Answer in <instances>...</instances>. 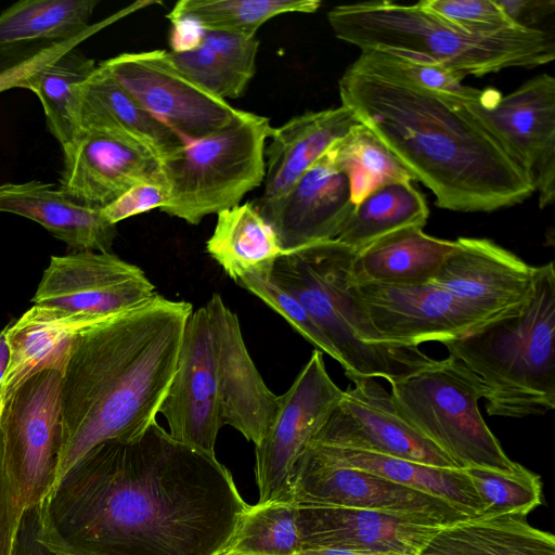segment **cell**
Masks as SVG:
<instances>
[{
    "label": "cell",
    "instance_id": "1",
    "mask_svg": "<svg viewBox=\"0 0 555 555\" xmlns=\"http://www.w3.org/2000/svg\"><path fill=\"white\" fill-rule=\"evenodd\" d=\"M249 505L216 455L153 423L90 450L35 508L53 555H220Z\"/></svg>",
    "mask_w": 555,
    "mask_h": 555
},
{
    "label": "cell",
    "instance_id": "2",
    "mask_svg": "<svg viewBox=\"0 0 555 555\" xmlns=\"http://www.w3.org/2000/svg\"><path fill=\"white\" fill-rule=\"evenodd\" d=\"M350 108L443 209L488 212L534 192L526 172L457 101L412 81L379 51H361L338 82Z\"/></svg>",
    "mask_w": 555,
    "mask_h": 555
},
{
    "label": "cell",
    "instance_id": "3",
    "mask_svg": "<svg viewBox=\"0 0 555 555\" xmlns=\"http://www.w3.org/2000/svg\"><path fill=\"white\" fill-rule=\"evenodd\" d=\"M192 312L156 294L76 340L63 370L53 486L94 447L135 440L156 422Z\"/></svg>",
    "mask_w": 555,
    "mask_h": 555
},
{
    "label": "cell",
    "instance_id": "4",
    "mask_svg": "<svg viewBox=\"0 0 555 555\" xmlns=\"http://www.w3.org/2000/svg\"><path fill=\"white\" fill-rule=\"evenodd\" d=\"M327 21L335 36L361 51L440 64L463 78L509 67H537L555 57L553 35L540 28L513 27L492 35L457 29L424 9L392 1L334 7Z\"/></svg>",
    "mask_w": 555,
    "mask_h": 555
},
{
    "label": "cell",
    "instance_id": "5",
    "mask_svg": "<svg viewBox=\"0 0 555 555\" xmlns=\"http://www.w3.org/2000/svg\"><path fill=\"white\" fill-rule=\"evenodd\" d=\"M442 344L475 373L490 416L522 418L555 408V269L535 267L533 293L518 312Z\"/></svg>",
    "mask_w": 555,
    "mask_h": 555
},
{
    "label": "cell",
    "instance_id": "6",
    "mask_svg": "<svg viewBox=\"0 0 555 555\" xmlns=\"http://www.w3.org/2000/svg\"><path fill=\"white\" fill-rule=\"evenodd\" d=\"M356 253L337 240L287 250L274 262L269 280L309 313L345 375L391 384L434 364L418 346L390 344L374 328L349 289Z\"/></svg>",
    "mask_w": 555,
    "mask_h": 555
},
{
    "label": "cell",
    "instance_id": "7",
    "mask_svg": "<svg viewBox=\"0 0 555 555\" xmlns=\"http://www.w3.org/2000/svg\"><path fill=\"white\" fill-rule=\"evenodd\" d=\"M273 131L267 117L240 111L224 128L185 143L160 165L169 191L160 210L196 225L240 205L264 180L266 142Z\"/></svg>",
    "mask_w": 555,
    "mask_h": 555
},
{
    "label": "cell",
    "instance_id": "8",
    "mask_svg": "<svg viewBox=\"0 0 555 555\" xmlns=\"http://www.w3.org/2000/svg\"><path fill=\"white\" fill-rule=\"evenodd\" d=\"M390 386L398 414L461 468L511 472L517 465L480 414L485 388L479 377L461 361L436 360Z\"/></svg>",
    "mask_w": 555,
    "mask_h": 555
},
{
    "label": "cell",
    "instance_id": "9",
    "mask_svg": "<svg viewBox=\"0 0 555 555\" xmlns=\"http://www.w3.org/2000/svg\"><path fill=\"white\" fill-rule=\"evenodd\" d=\"M62 378L59 369L31 375L0 410V460L26 513L39 505L54 483Z\"/></svg>",
    "mask_w": 555,
    "mask_h": 555
},
{
    "label": "cell",
    "instance_id": "10",
    "mask_svg": "<svg viewBox=\"0 0 555 555\" xmlns=\"http://www.w3.org/2000/svg\"><path fill=\"white\" fill-rule=\"evenodd\" d=\"M457 99V98H456ZM457 101L502 145L539 193L540 208L555 199V79L538 75L508 94L477 89Z\"/></svg>",
    "mask_w": 555,
    "mask_h": 555
},
{
    "label": "cell",
    "instance_id": "11",
    "mask_svg": "<svg viewBox=\"0 0 555 555\" xmlns=\"http://www.w3.org/2000/svg\"><path fill=\"white\" fill-rule=\"evenodd\" d=\"M343 393L326 371L323 353L315 349L280 396L273 423L255 446L259 503L293 501L298 463Z\"/></svg>",
    "mask_w": 555,
    "mask_h": 555
},
{
    "label": "cell",
    "instance_id": "12",
    "mask_svg": "<svg viewBox=\"0 0 555 555\" xmlns=\"http://www.w3.org/2000/svg\"><path fill=\"white\" fill-rule=\"evenodd\" d=\"M100 64L185 143L224 128L241 111L185 77L166 50L125 52Z\"/></svg>",
    "mask_w": 555,
    "mask_h": 555
},
{
    "label": "cell",
    "instance_id": "13",
    "mask_svg": "<svg viewBox=\"0 0 555 555\" xmlns=\"http://www.w3.org/2000/svg\"><path fill=\"white\" fill-rule=\"evenodd\" d=\"M344 390L311 442L400 457L430 466L461 468L414 430L397 412L391 395L373 377L346 375Z\"/></svg>",
    "mask_w": 555,
    "mask_h": 555
},
{
    "label": "cell",
    "instance_id": "14",
    "mask_svg": "<svg viewBox=\"0 0 555 555\" xmlns=\"http://www.w3.org/2000/svg\"><path fill=\"white\" fill-rule=\"evenodd\" d=\"M155 295L154 284L138 266L111 251L74 250L51 256L31 302L113 315L139 307Z\"/></svg>",
    "mask_w": 555,
    "mask_h": 555
},
{
    "label": "cell",
    "instance_id": "15",
    "mask_svg": "<svg viewBox=\"0 0 555 555\" xmlns=\"http://www.w3.org/2000/svg\"><path fill=\"white\" fill-rule=\"evenodd\" d=\"M349 289L374 328L390 344L420 346L465 336L491 322L433 282L352 284Z\"/></svg>",
    "mask_w": 555,
    "mask_h": 555
},
{
    "label": "cell",
    "instance_id": "16",
    "mask_svg": "<svg viewBox=\"0 0 555 555\" xmlns=\"http://www.w3.org/2000/svg\"><path fill=\"white\" fill-rule=\"evenodd\" d=\"M177 441L210 455L222 422L215 348L205 307L186 322L176 371L158 410Z\"/></svg>",
    "mask_w": 555,
    "mask_h": 555
},
{
    "label": "cell",
    "instance_id": "17",
    "mask_svg": "<svg viewBox=\"0 0 555 555\" xmlns=\"http://www.w3.org/2000/svg\"><path fill=\"white\" fill-rule=\"evenodd\" d=\"M297 506H341L421 515L443 526L469 518L448 501L377 475L323 463L305 452L296 468Z\"/></svg>",
    "mask_w": 555,
    "mask_h": 555
},
{
    "label": "cell",
    "instance_id": "18",
    "mask_svg": "<svg viewBox=\"0 0 555 555\" xmlns=\"http://www.w3.org/2000/svg\"><path fill=\"white\" fill-rule=\"evenodd\" d=\"M454 244L434 284L490 321L522 309L535 267L488 238L459 237Z\"/></svg>",
    "mask_w": 555,
    "mask_h": 555
},
{
    "label": "cell",
    "instance_id": "19",
    "mask_svg": "<svg viewBox=\"0 0 555 555\" xmlns=\"http://www.w3.org/2000/svg\"><path fill=\"white\" fill-rule=\"evenodd\" d=\"M301 550L337 548L382 555H420L444 527L412 514L341 506H297Z\"/></svg>",
    "mask_w": 555,
    "mask_h": 555
},
{
    "label": "cell",
    "instance_id": "20",
    "mask_svg": "<svg viewBox=\"0 0 555 555\" xmlns=\"http://www.w3.org/2000/svg\"><path fill=\"white\" fill-rule=\"evenodd\" d=\"M214 340L223 425L258 446L276 415L280 396L264 383L245 345L237 315L214 294L204 306Z\"/></svg>",
    "mask_w": 555,
    "mask_h": 555
},
{
    "label": "cell",
    "instance_id": "21",
    "mask_svg": "<svg viewBox=\"0 0 555 555\" xmlns=\"http://www.w3.org/2000/svg\"><path fill=\"white\" fill-rule=\"evenodd\" d=\"M354 206L328 149L284 195L256 207L287 251L335 240Z\"/></svg>",
    "mask_w": 555,
    "mask_h": 555
},
{
    "label": "cell",
    "instance_id": "22",
    "mask_svg": "<svg viewBox=\"0 0 555 555\" xmlns=\"http://www.w3.org/2000/svg\"><path fill=\"white\" fill-rule=\"evenodd\" d=\"M63 153L59 189L91 208L106 207L139 183L164 179L154 156L104 132L81 130Z\"/></svg>",
    "mask_w": 555,
    "mask_h": 555
},
{
    "label": "cell",
    "instance_id": "23",
    "mask_svg": "<svg viewBox=\"0 0 555 555\" xmlns=\"http://www.w3.org/2000/svg\"><path fill=\"white\" fill-rule=\"evenodd\" d=\"M114 315L34 305L14 323L7 325L9 358L0 387V410L31 375L46 369L63 371L76 340Z\"/></svg>",
    "mask_w": 555,
    "mask_h": 555
},
{
    "label": "cell",
    "instance_id": "24",
    "mask_svg": "<svg viewBox=\"0 0 555 555\" xmlns=\"http://www.w3.org/2000/svg\"><path fill=\"white\" fill-rule=\"evenodd\" d=\"M79 129L107 133L154 156L160 165L185 142L144 109L101 64L79 88Z\"/></svg>",
    "mask_w": 555,
    "mask_h": 555
},
{
    "label": "cell",
    "instance_id": "25",
    "mask_svg": "<svg viewBox=\"0 0 555 555\" xmlns=\"http://www.w3.org/2000/svg\"><path fill=\"white\" fill-rule=\"evenodd\" d=\"M360 124L350 108L340 105L296 115L274 128L264 151V191L259 204L284 195L335 142Z\"/></svg>",
    "mask_w": 555,
    "mask_h": 555
},
{
    "label": "cell",
    "instance_id": "26",
    "mask_svg": "<svg viewBox=\"0 0 555 555\" xmlns=\"http://www.w3.org/2000/svg\"><path fill=\"white\" fill-rule=\"evenodd\" d=\"M0 212L30 219L74 250L111 251L117 227L101 209L85 206L52 183L0 184Z\"/></svg>",
    "mask_w": 555,
    "mask_h": 555
},
{
    "label": "cell",
    "instance_id": "27",
    "mask_svg": "<svg viewBox=\"0 0 555 555\" xmlns=\"http://www.w3.org/2000/svg\"><path fill=\"white\" fill-rule=\"evenodd\" d=\"M319 461L364 470L441 498L469 517L482 515V502L465 468L430 466L379 453L311 442L306 450Z\"/></svg>",
    "mask_w": 555,
    "mask_h": 555
},
{
    "label": "cell",
    "instance_id": "28",
    "mask_svg": "<svg viewBox=\"0 0 555 555\" xmlns=\"http://www.w3.org/2000/svg\"><path fill=\"white\" fill-rule=\"evenodd\" d=\"M454 241L410 225L388 233L356 253L352 284L413 285L430 283L454 248Z\"/></svg>",
    "mask_w": 555,
    "mask_h": 555
},
{
    "label": "cell",
    "instance_id": "29",
    "mask_svg": "<svg viewBox=\"0 0 555 555\" xmlns=\"http://www.w3.org/2000/svg\"><path fill=\"white\" fill-rule=\"evenodd\" d=\"M420 555H555V537L524 515H480L442 527Z\"/></svg>",
    "mask_w": 555,
    "mask_h": 555
},
{
    "label": "cell",
    "instance_id": "30",
    "mask_svg": "<svg viewBox=\"0 0 555 555\" xmlns=\"http://www.w3.org/2000/svg\"><path fill=\"white\" fill-rule=\"evenodd\" d=\"M259 40L201 29L197 43L168 51L176 67L190 80L225 100L243 95L256 73Z\"/></svg>",
    "mask_w": 555,
    "mask_h": 555
},
{
    "label": "cell",
    "instance_id": "31",
    "mask_svg": "<svg viewBox=\"0 0 555 555\" xmlns=\"http://www.w3.org/2000/svg\"><path fill=\"white\" fill-rule=\"evenodd\" d=\"M206 249L235 282L246 275L270 279L274 262L285 253L271 227L249 202L217 214Z\"/></svg>",
    "mask_w": 555,
    "mask_h": 555
},
{
    "label": "cell",
    "instance_id": "32",
    "mask_svg": "<svg viewBox=\"0 0 555 555\" xmlns=\"http://www.w3.org/2000/svg\"><path fill=\"white\" fill-rule=\"evenodd\" d=\"M429 210L411 182L383 185L358 203L335 238L356 251L401 228H424Z\"/></svg>",
    "mask_w": 555,
    "mask_h": 555
},
{
    "label": "cell",
    "instance_id": "33",
    "mask_svg": "<svg viewBox=\"0 0 555 555\" xmlns=\"http://www.w3.org/2000/svg\"><path fill=\"white\" fill-rule=\"evenodd\" d=\"M95 62L76 48L44 66L29 81L44 111L49 131L62 149L74 143L79 129V88L94 72Z\"/></svg>",
    "mask_w": 555,
    "mask_h": 555
},
{
    "label": "cell",
    "instance_id": "34",
    "mask_svg": "<svg viewBox=\"0 0 555 555\" xmlns=\"http://www.w3.org/2000/svg\"><path fill=\"white\" fill-rule=\"evenodd\" d=\"M96 0H23L0 13V46L62 41L92 28Z\"/></svg>",
    "mask_w": 555,
    "mask_h": 555
},
{
    "label": "cell",
    "instance_id": "35",
    "mask_svg": "<svg viewBox=\"0 0 555 555\" xmlns=\"http://www.w3.org/2000/svg\"><path fill=\"white\" fill-rule=\"evenodd\" d=\"M319 0H181L167 15L171 23L186 22L201 29L256 37L267 21L285 13H313Z\"/></svg>",
    "mask_w": 555,
    "mask_h": 555
},
{
    "label": "cell",
    "instance_id": "36",
    "mask_svg": "<svg viewBox=\"0 0 555 555\" xmlns=\"http://www.w3.org/2000/svg\"><path fill=\"white\" fill-rule=\"evenodd\" d=\"M330 152L336 168L349 180L354 205L383 185L415 180L410 170L362 122L335 142Z\"/></svg>",
    "mask_w": 555,
    "mask_h": 555
},
{
    "label": "cell",
    "instance_id": "37",
    "mask_svg": "<svg viewBox=\"0 0 555 555\" xmlns=\"http://www.w3.org/2000/svg\"><path fill=\"white\" fill-rule=\"evenodd\" d=\"M295 502L249 505L220 555H294L301 550Z\"/></svg>",
    "mask_w": 555,
    "mask_h": 555
},
{
    "label": "cell",
    "instance_id": "38",
    "mask_svg": "<svg viewBox=\"0 0 555 555\" xmlns=\"http://www.w3.org/2000/svg\"><path fill=\"white\" fill-rule=\"evenodd\" d=\"M467 472L482 502V515L527 516L541 504L540 477L517 463L511 472L468 467Z\"/></svg>",
    "mask_w": 555,
    "mask_h": 555
},
{
    "label": "cell",
    "instance_id": "39",
    "mask_svg": "<svg viewBox=\"0 0 555 555\" xmlns=\"http://www.w3.org/2000/svg\"><path fill=\"white\" fill-rule=\"evenodd\" d=\"M424 9L457 29L492 35L516 27L494 0H423Z\"/></svg>",
    "mask_w": 555,
    "mask_h": 555
},
{
    "label": "cell",
    "instance_id": "40",
    "mask_svg": "<svg viewBox=\"0 0 555 555\" xmlns=\"http://www.w3.org/2000/svg\"><path fill=\"white\" fill-rule=\"evenodd\" d=\"M284 318L306 340L336 360V352L305 308L269 279L246 275L236 282Z\"/></svg>",
    "mask_w": 555,
    "mask_h": 555
},
{
    "label": "cell",
    "instance_id": "41",
    "mask_svg": "<svg viewBox=\"0 0 555 555\" xmlns=\"http://www.w3.org/2000/svg\"><path fill=\"white\" fill-rule=\"evenodd\" d=\"M116 16L109 17L92 25V28L68 40L48 41L40 44L34 52L22 54L16 61L1 62L0 64V92L12 88L28 89L30 79L44 66L56 60L63 53L69 51L78 44L112 23Z\"/></svg>",
    "mask_w": 555,
    "mask_h": 555
},
{
    "label": "cell",
    "instance_id": "42",
    "mask_svg": "<svg viewBox=\"0 0 555 555\" xmlns=\"http://www.w3.org/2000/svg\"><path fill=\"white\" fill-rule=\"evenodd\" d=\"M402 74L421 87L441 94L466 99L476 88L462 83L464 79L453 70L433 62L382 52Z\"/></svg>",
    "mask_w": 555,
    "mask_h": 555
},
{
    "label": "cell",
    "instance_id": "43",
    "mask_svg": "<svg viewBox=\"0 0 555 555\" xmlns=\"http://www.w3.org/2000/svg\"><path fill=\"white\" fill-rule=\"evenodd\" d=\"M168 186L165 178L139 183L102 208L105 219L117 224L119 221L139 214L162 208L168 201Z\"/></svg>",
    "mask_w": 555,
    "mask_h": 555
},
{
    "label": "cell",
    "instance_id": "44",
    "mask_svg": "<svg viewBox=\"0 0 555 555\" xmlns=\"http://www.w3.org/2000/svg\"><path fill=\"white\" fill-rule=\"evenodd\" d=\"M25 514L0 460V555H15Z\"/></svg>",
    "mask_w": 555,
    "mask_h": 555
},
{
    "label": "cell",
    "instance_id": "45",
    "mask_svg": "<svg viewBox=\"0 0 555 555\" xmlns=\"http://www.w3.org/2000/svg\"><path fill=\"white\" fill-rule=\"evenodd\" d=\"M509 21L519 27L533 28L532 25L553 13V0H494Z\"/></svg>",
    "mask_w": 555,
    "mask_h": 555
},
{
    "label": "cell",
    "instance_id": "46",
    "mask_svg": "<svg viewBox=\"0 0 555 555\" xmlns=\"http://www.w3.org/2000/svg\"><path fill=\"white\" fill-rule=\"evenodd\" d=\"M9 358L8 346L5 341V327L0 330V387Z\"/></svg>",
    "mask_w": 555,
    "mask_h": 555
}]
</instances>
